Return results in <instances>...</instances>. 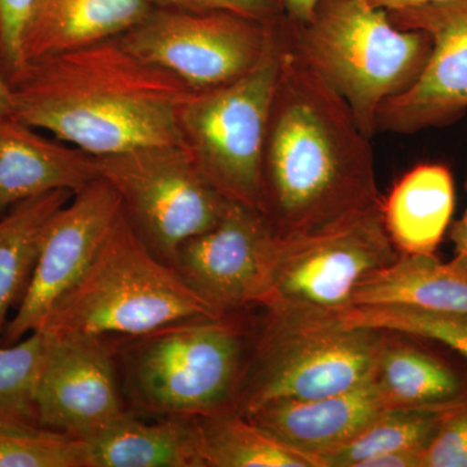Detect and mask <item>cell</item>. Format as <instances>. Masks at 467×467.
Here are the masks:
<instances>
[{
  "label": "cell",
  "instance_id": "6da1fadb",
  "mask_svg": "<svg viewBox=\"0 0 467 467\" xmlns=\"http://www.w3.org/2000/svg\"><path fill=\"white\" fill-rule=\"evenodd\" d=\"M291 29L287 15L257 204L278 241L324 232L383 204L370 138L295 50Z\"/></svg>",
  "mask_w": 467,
  "mask_h": 467
},
{
  "label": "cell",
  "instance_id": "7a4b0ae2",
  "mask_svg": "<svg viewBox=\"0 0 467 467\" xmlns=\"http://www.w3.org/2000/svg\"><path fill=\"white\" fill-rule=\"evenodd\" d=\"M190 90L112 38L30 61L14 85V117L94 158L178 144Z\"/></svg>",
  "mask_w": 467,
  "mask_h": 467
},
{
  "label": "cell",
  "instance_id": "3957f363",
  "mask_svg": "<svg viewBox=\"0 0 467 467\" xmlns=\"http://www.w3.org/2000/svg\"><path fill=\"white\" fill-rule=\"evenodd\" d=\"M291 36L370 140L384 101L413 85L432 47L426 33L400 29L368 0H317L306 23L292 20Z\"/></svg>",
  "mask_w": 467,
  "mask_h": 467
},
{
  "label": "cell",
  "instance_id": "277c9868",
  "mask_svg": "<svg viewBox=\"0 0 467 467\" xmlns=\"http://www.w3.org/2000/svg\"><path fill=\"white\" fill-rule=\"evenodd\" d=\"M223 316L150 250L122 209L91 265L41 330L135 337L184 319Z\"/></svg>",
  "mask_w": 467,
  "mask_h": 467
},
{
  "label": "cell",
  "instance_id": "5b68a950",
  "mask_svg": "<svg viewBox=\"0 0 467 467\" xmlns=\"http://www.w3.org/2000/svg\"><path fill=\"white\" fill-rule=\"evenodd\" d=\"M267 317L234 393L232 408L245 417L265 405L317 400L367 382L389 337L327 316Z\"/></svg>",
  "mask_w": 467,
  "mask_h": 467
},
{
  "label": "cell",
  "instance_id": "8992f818",
  "mask_svg": "<svg viewBox=\"0 0 467 467\" xmlns=\"http://www.w3.org/2000/svg\"><path fill=\"white\" fill-rule=\"evenodd\" d=\"M230 316L184 319L129 337L119 355L133 402L158 417H199L232 407L245 337Z\"/></svg>",
  "mask_w": 467,
  "mask_h": 467
},
{
  "label": "cell",
  "instance_id": "52a82bcc",
  "mask_svg": "<svg viewBox=\"0 0 467 467\" xmlns=\"http://www.w3.org/2000/svg\"><path fill=\"white\" fill-rule=\"evenodd\" d=\"M287 14L259 66L232 84L190 91L178 109L180 146L226 201L257 209L267 115Z\"/></svg>",
  "mask_w": 467,
  "mask_h": 467
},
{
  "label": "cell",
  "instance_id": "ba28073f",
  "mask_svg": "<svg viewBox=\"0 0 467 467\" xmlns=\"http://www.w3.org/2000/svg\"><path fill=\"white\" fill-rule=\"evenodd\" d=\"M399 256L382 205L324 232L278 241L259 306L287 317L343 312L359 284Z\"/></svg>",
  "mask_w": 467,
  "mask_h": 467
},
{
  "label": "cell",
  "instance_id": "9c48e42d",
  "mask_svg": "<svg viewBox=\"0 0 467 467\" xmlns=\"http://www.w3.org/2000/svg\"><path fill=\"white\" fill-rule=\"evenodd\" d=\"M95 162L135 232L168 264L183 242L216 225L230 202L178 144L140 147Z\"/></svg>",
  "mask_w": 467,
  "mask_h": 467
},
{
  "label": "cell",
  "instance_id": "30bf717a",
  "mask_svg": "<svg viewBox=\"0 0 467 467\" xmlns=\"http://www.w3.org/2000/svg\"><path fill=\"white\" fill-rule=\"evenodd\" d=\"M282 17L263 23L233 12L152 8L119 39L129 51L177 77L190 90H209L232 84L259 66L275 41Z\"/></svg>",
  "mask_w": 467,
  "mask_h": 467
},
{
  "label": "cell",
  "instance_id": "8fae6325",
  "mask_svg": "<svg viewBox=\"0 0 467 467\" xmlns=\"http://www.w3.org/2000/svg\"><path fill=\"white\" fill-rule=\"evenodd\" d=\"M121 213L119 192L100 175L58 209L46 229L32 279L0 346H11L41 330L91 265Z\"/></svg>",
  "mask_w": 467,
  "mask_h": 467
},
{
  "label": "cell",
  "instance_id": "7c38bea8",
  "mask_svg": "<svg viewBox=\"0 0 467 467\" xmlns=\"http://www.w3.org/2000/svg\"><path fill=\"white\" fill-rule=\"evenodd\" d=\"M278 239L257 209L230 202L216 225L187 239L171 265L221 315L259 306Z\"/></svg>",
  "mask_w": 467,
  "mask_h": 467
},
{
  "label": "cell",
  "instance_id": "4fadbf2b",
  "mask_svg": "<svg viewBox=\"0 0 467 467\" xmlns=\"http://www.w3.org/2000/svg\"><path fill=\"white\" fill-rule=\"evenodd\" d=\"M389 16L400 29L426 33L432 47L413 85L380 107L377 133H416L465 112L467 0H442L389 12Z\"/></svg>",
  "mask_w": 467,
  "mask_h": 467
},
{
  "label": "cell",
  "instance_id": "5bb4252c",
  "mask_svg": "<svg viewBox=\"0 0 467 467\" xmlns=\"http://www.w3.org/2000/svg\"><path fill=\"white\" fill-rule=\"evenodd\" d=\"M47 334L34 395L36 420L76 438H90L126 411L115 349L107 337Z\"/></svg>",
  "mask_w": 467,
  "mask_h": 467
},
{
  "label": "cell",
  "instance_id": "9a60e30c",
  "mask_svg": "<svg viewBox=\"0 0 467 467\" xmlns=\"http://www.w3.org/2000/svg\"><path fill=\"white\" fill-rule=\"evenodd\" d=\"M15 117H0V216L42 193L77 192L99 177L94 156L48 140Z\"/></svg>",
  "mask_w": 467,
  "mask_h": 467
},
{
  "label": "cell",
  "instance_id": "2e32d148",
  "mask_svg": "<svg viewBox=\"0 0 467 467\" xmlns=\"http://www.w3.org/2000/svg\"><path fill=\"white\" fill-rule=\"evenodd\" d=\"M389 408L371 376L348 391L317 400L275 402L247 418L278 441L316 457L355 438Z\"/></svg>",
  "mask_w": 467,
  "mask_h": 467
},
{
  "label": "cell",
  "instance_id": "e0dca14e",
  "mask_svg": "<svg viewBox=\"0 0 467 467\" xmlns=\"http://www.w3.org/2000/svg\"><path fill=\"white\" fill-rule=\"evenodd\" d=\"M146 420L126 410L85 441V467H204L198 417Z\"/></svg>",
  "mask_w": 467,
  "mask_h": 467
},
{
  "label": "cell",
  "instance_id": "ac0fdd59",
  "mask_svg": "<svg viewBox=\"0 0 467 467\" xmlns=\"http://www.w3.org/2000/svg\"><path fill=\"white\" fill-rule=\"evenodd\" d=\"M152 9L147 0H36L24 36L27 63L119 38Z\"/></svg>",
  "mask_w": 467,
  "mask_h": 467
},
{
  "label": "cell",
  "instance_id": "d6986e66",
  "mask_svg": "<svg viewBox=\"0 0 467 467\" xmlns=\"http://www.w3.org/2000/svg\"><path fill=\"white\" fill-rule=\"evenodd\" d=\"M453 211V177L441 164L409 171L382 204L384 226L400 254H434Z\"/></svg>",
  "mask_w": 467,
  "mask_h": 467
},
{
  "label": "cell",
  "instance_id": "ffe728a7",
  "mask_svg": "<svg viewBox=\"0 0 467 467\" xmlns=\"http://www.w3.org/2000/svg\"><path fill=\"white\" fill-rule=\"evenodd\" d=\"M373 306L467 316V272L434 254H400L356 288L350 306Z\"/></svg>",
  "mask_w": 467,
  "mask_h": 467
},
{
  "label": "cell",
  "instance_id": "44dd1931",
  "mask_svg": "<svg viewBox=\"0 0 467 467\" xmlns=\"http://www.w3.org/2000/svg\"><path fill=\"white\" fill-rule=\"evenodd\" d=\"M57 190L17 202L0 216V342L32 279L48 223L72 199Z\"/></svg>",
  "mask_w": 467,
  "mask_h": 467
},
{
  "label": "cell",
  "instance_id": "7402d4cb",
  "mask_svg": "<svg viewBox=\"0 0 467 467\" xmlns=\"http://www.w3.org/2000/svg\"><path fill=\"white\" fill-rule=\"evenodd\" d=\"M204 467H321L229 407L198 417Z\"/></svg>",
  "mask_w": 467,
  "mask_h": 467
},
{
  "label": "cell",
  "instance_id": "603a6c76",
  "mask_svg": "<svg viewBox=\"0 0 467 467\" xmlns=\"http://www.w3.org/2000/svg\"><path fill=\"white\" fill-rule=\"evenodd\" d=\"M374 382L391 407L444 404L465 398L462 380L441 359L393 339L384 344Z\"/></svg>",
  "mask_w": 467,
  "mask_h": 467
},
{
  "label": "cell",
  "instance_id": "cb8c5ba5",
  "mask_svg": "<svg viewBox=\"0 0 467 467\" xmlns=\"http://www.w3.org/2000/svg\"><path fill=\"white\" fill-rule=\"evenodd\" d=\"M460 400L389 408L355 438L328 448L316 457L321 467H358L362 461L386 451H423Z\"/></svg>",
  "mask_w": 467,
  "mask_h": 467
},
{
  "label": "cell",
  "instance_id": "d4e9b609",
  "mask_svg": "<svg viewBox=\"0 0 467 467\" xmlns=\"http://www.w3.org/2000/svg\"><path fill=\"white\" fill-rule=\"evenodd\" d=\"M349 327L374 328L387 333L410 335L435 340L456 350L467 361V316L430 312L408 306H350L328 315Z\"/></svg>",
  "mask_w": 467,
  "mask_h": 467
},
{
  "label": "cell",
  "instance_id": "484cf974",
  "mask_svg": "<svg viewBox=\"0 0 467 467\" xmlns=\"http://www.w3.org/2000/svg\"><path fill=\"white\" fill-rule=\"evenodd\" d=\"M47 346L48 334L43 330L0 346V423L39 425L34 395Z\"/></svg>",
  "mask_w": 467,
  "mask_h": 467
},
{
  "label": "cell",
  "instance_id": "4316f807",
  "mask_svg": "<svg viewBox=\"0 0 467 467\" xmlns=\"http://www.w3.org/2000/svg\"><path fill=\"white\" fill-rule=\"evenodd\" d=\"M0 467H85V441L34 423H0Z\"/></svg>",
  "mask_w": 467,
  "mask_h": 467
},
{
  "label": "cell",
  "instance_id": "83f0119b",
  "mask_svg": "<svg viewBox=\"0 0 467 467\" xmlns=\"http://www.w3.org/2000/svg\"><path fill=\"white\" fill-rule=\"evenodd\" d=\"M36 0H0V70L12 88L29 67L24 36Z\"/></svg>",
  "mask_w": 467,
  "mask_h": 467
},
{
  "label": "cell",
  "instance_id": "f1b7e54d",
  "mask_svg": "<svg viewBox=\"0 0 467 467\" xmlns=\"http://www.w3.org/2000/svg\"><path fill=\"white\" fill-rule=\"evenodd\" d=\"M423 467H467V396L451 408L426 445Z\"/></svg>",
  "mask_w": 467,
  "mask_h": 467
},
{
  "label": "cell",
  "instance_id": "f546056e",
  "mask_svg": "<svg viewBox=\"0 0 467 467\" xmlns=\"http://www.w3.org/2000/svg\"><path fill=\"white\" fill-rule=\"evenodd\" d=\"M152 8L171 9V11L193 12H233L263 21L273 23L284 16L285 0H147Z\"/></svg>",
  "mask_w": 467,
  "mask_h": 467
},
{
  "label": "cell",
  "instance_id": "4dcf8cb0",
  "mask_svg": "<svg viewBox=\"0 0 467 467\" xmlns=\"http://www.w3.org/2000/svg\"><path fill=\"white\" fill-rule=\"evenodd\" d=\"M358 467H423V451H386L362 461Z\"/></svg>",
  "mask_w": 467,
  "mask_h": 467
},
{
  "label": "cell",
  "instance_id": "1f68e13d",
  "mask_svg": "<svg viewBox=\"0 0 467 467\" xmlns=\"http://www.w3.org/2000/svg\"><path fill=\"white\" fill-rule=\"evenodd\" d=\"M451 236L454 243V257L451 263L467 272V208L465 214L451 229Z\"/></svg>",
  "mask_w": 467,
  "mask_h": 467
},
{
  "label": "cell",
  "instance_id": "d6a6232c",
  "mask_svg": "<svg viewBox=\"0 0 467 467\" xmlns=\"http://www.w3.org/2000/svg\"><path fill=\"white\" fill-rule=\"evenodd\" d=\"M317 0H285V12L296 23H306Z\"/></svg>",
  "mask_w": 467,
  "mask_h": 467
},
{
  "label": "cell",
  "instance_id": "836d02e7",
  "mask_svg": "<svg viewBox=\"0 0 467 467\" xmlns=\"http://www.w3.org/2000/svg\"><path fill=\"white\" fill-rule=\"evenodd\" d=\"M14 88L0 70V117H14Z\"/></svg>",
  "mask_w": 467,
  "mask_h": 467
},
{
  "label": "cell",
  "instance_id": "e575fe53",
  "mask_svg": "<svg viewBox=\"0 0 467 467\" xmlns=\"http://www.w3.org/2000/svg\"><path fill=\"white\" fill-rule=\"evenodd\" d=\"M368 2L384 11L393 12L418 7V5H431V3L442 2V0H368Z\"/></svg>",
  "mask_w": 467,
  "mask_h": 467
}]
</instances>
